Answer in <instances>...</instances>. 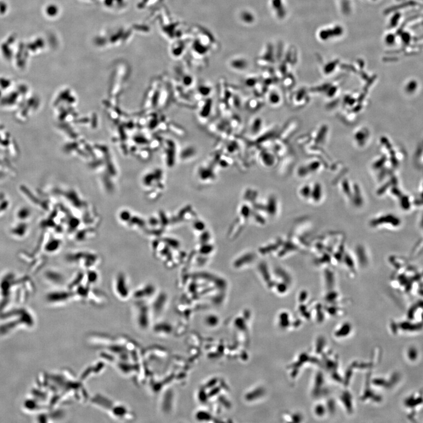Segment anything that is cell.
<instances>
[{
	"label": "cell",
	"mask_w": 423,
	"mask_h": 423,
	"mask_svg": "<svg viewBox=\"0 0 423 423\" xmlns=\"http://www.w3.org/2000/svg\"><path fill=\"white\" fill-rule=\"evenodd\" d=\"M199 91L201 95H203V96H208L210 91H211V89H210L209 87H207V86H202V87L200 88Z\"/></svg>",
	"instance_id": "1"
}]
</instances>
